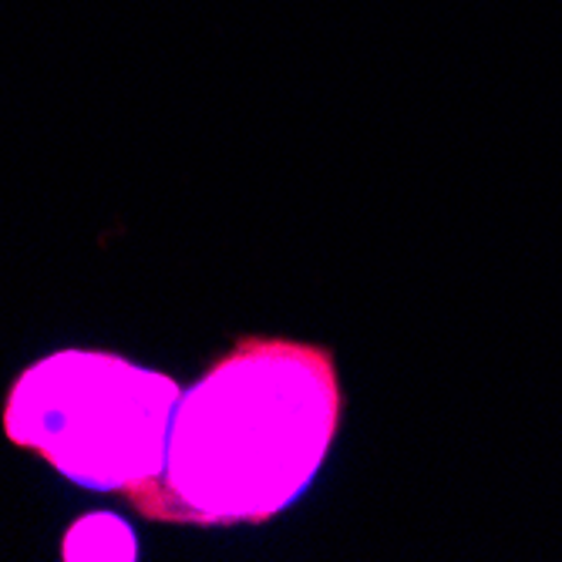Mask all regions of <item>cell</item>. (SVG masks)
Here are the masks:
<instances>
[{
    "label": "cell",
    "mask_w": 562,
    "mask_h": 562,
    "mask_svg": "<svg viewBox=\"0 0 562 562\" xmlns=\"http://www.w3.org/2000/svg\"><path fill=\"white\" fill-rule=\"evenodd\" d=\"M65 559H135V536L115 516H88L71 526Z\"/></svg>",
    "instance_id": "obj_3"
},
{
    "label": "cell",
    "mask_w": 562,
    "mask_h": 562,
    "mask_svg": "<svg viewBox=\"0 0 562 562\" xmlns=\"http://www.w3.org/2000/svg\"><path fill=\"white\" fill-rule=\"evenodd\" d=\"M179 397L166 374L112 353L65 350L18 378L4 428L71 482L132 492L162 475Z\"/></svg>",
    "instance_id": "obj_2"
},
{
    "label": "cell",
    "mask_w": 562,
    "mask_h": 562,
    "mask_svg": "<svg viewBox=\"0 0 562 562\" xmlns=\"http://www.w3.org/2000/svg\"><path fill=\"white\" fill-rule=\"evenodd\" d=\"M340 412L330 347L243 337L179 397L162 475L128 495L148 519L267 522L321 472Z\"/></svg>",
    "instance_id": "obj_1"
}]
</instances>
